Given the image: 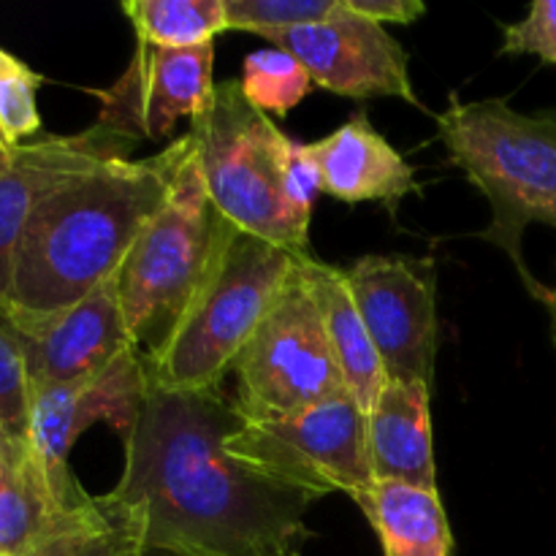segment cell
Masks as SVG:
<instances>
[{
	"instance_id": "cell-1",
	"label": "cell",
	"mask_w": 556,
	"mask_h": 556,
	"mask_svg": "<svg viewBox=\"0 0 556 556\" xmlns=\"http://www.w3.org/2000/svg\"><path fill=\"white\" fill-rule=\"evenodd\" d=\"M244 424L237 402L215 391L150 383L125 467L106 494L139 514L147 554L266 556L302 548L313 500L269 481L228 454Z\"/></svg>"
},
{
	"instance_id": "cell-2",
	"label": "cell",
	"mask_w": 556,
	"mask_h": 556,
	"mask_svg": "<svg viewBox=\"0 0 556 556\" xmlns=\"http://www.w3.org/2000/svg\"><path fill=\"white\" fill-rule=\"evenodd\" d=\"M193 147L185 134L155 155L106 161L43 195L22 231L3 307L43 318L117 275Z\"/></svg>"
},
{
	"instance_id": "cell-3",
	"label": "cell",
	"mask_w": 556,
	"mask_h": 556,
	"mask_svg": "<svg viewBox=\"0 0 556 556\" xmlns=\"http://www.w3.org/2000/svg\"><path fill=\"white\" fill-rule=\"evenodd\" d=\"M434 119L448 161L492 206V223L481 239L508 255L521 286L543 302L548 286L535 280L521 242L532 223L556 228V109L530 117L510 109L505 98L462 101L451 96L448 109Z\"/></svg>"
},
{
	"instance_id": "cell-4",
	"label": "cell",
	"mask_w": 556,
	"mask_h": 556,
	"mask_svg": "<svg viewBox=\"0 0 556 556\" xmlns=\"http://www.w3.org/2000/svg\"><path fill=\"white\" fill-rule=\"evenodd\" d=\"M302 255L233 226L210 277L166 345L147 358L150 383L215 391L286 291Z\"/></svg>"
},
{
	"instance_id": "cell-5",
	"label": "cell",
	"mask_w": 556,
	"mask_h": 556,
	"mask_svg": "<svg viewBox=\"0 0 556 556\" xmlns=\"http://www.w3.org/2000/svg\"><path fill=\"white\" fill-rule=\"evenodd\" d=\"M231 228L233 223L212 204L193 147L166 204L147 223L117 269L125 320L147 358L166 345L188 313Z\"/></svg>"
},
{
	"instance_id": "cell-6",
	"label": "cell",
	"mask_w": 556,
	"mask_h": 556,
	"mask_svg": "<svg viewBox=\"0 0 556 556\" xmlns=\"http://www.w3.org/2000/svg\"><path fill=\"white\" fill-rule=\"evenodd\" d=\"M201 177L228 223L296 255H309V228L288 201L291 139L255 106L239 81H220L204 112L190 119Z\"/></svg>"
},
{
	"instance_id": "cell-7",
	"label": "cell",
	"mask_w": 556,
	"mask_h": 556,
	"mask_svg": "<svg viewBox=\"0 0 556 556\" xmlns=\"http://www.w3.org/2000/svg\"><path fill=\"white\" fill-rule=\"evenodd\" d=\"M302 258L282 296L233 364V402L248 421H275L320 402L351 396L324 315L302 275Z\"/></svg>"
},
{
	"instance_id": "cell-8",
	"label": "cell",
	"mask_w": 556,
	"mask_h": 556,
	"mask_svg": "<svg viewBox=\"0 0 556 556\" xmlns=\"http://www.w3.org/2000/svg\"><path fill=\"white\" fill-rule=\"evenodd\" d=\"M228 454L309 500L345 492L356 500L375 483L367 413L353 396L320 402L275 421H248L226 440Z\"/></svg>"
},
{
	"instance_id": "cell-9",
	"label": "cell",
	"mask_w": 556,
	"mask_h": 556,
	"mask_svg": "<svg viewBox=\"0 0 556 556\" xmlns=\"http://www.w3.org/2000/svg\"><path fill=\"white\" fill-rule=\"evenodd\" d=\"M147 394L150 369L139 348H130L101 372L76 383L33 386L25 443L60 494L71 500L87 497L68 465L79 434L103 421L125 440L139 421Z\"/></svg>"
},
{
	"instance_id": "cell-10",
	"label": "cell",
	"mask_w": 556,
	"mask_h": 556,
	"mask_svg": "<svg viewBox=\"0 0 556 556\" xmlns=\"http://www.w3.org/2000/svg\"><path fill=\"white\" fill-rule=\"evenodd\" d=\"M342 271L383 362L386 378L432 386L438 353V286L432 258L364 255Z\"/></svg>"
},
{
	"instance_id": "cell-11",
	"label": "cell",
	"mask_w": 556,
	"mask_h": 556,
	"mask_svg": "<svg viewBox=\"0 0 556 556\" xmlns=\"http://www.w3.org/2000/svg\"><path fill=\"white\" fill-rule=\"evenodd\" d=\"M277 49L291 52L313 76L315 87L342 98H402L416 109L418 101L407 68V52L389 33V27L367 20L348 9H340L326 20L296 30L266 38Z\"/></svg>"
},
{
	"instance_id": "cell-12",
	"label": "cell",
	"mask_w": 556,
	"mask_h": 556,
	"mask_svg": "<svg viewBox=\"0 0 556 556\" xmlns=\"http://www.w3.org/2000/svg\"><path fill=\"white\" fill-rule=\"evenodd\" d=\"M215 43L161 49L136 43L119 79L92 96L101 101L98 125L128 139H172L182 117L195 119L215 96Z\"/></svg>"
},
{
	"instance_id": "cell-13",
	"label": "cell",
	"mask_w": 556,
	"mask_h": 556,
	"mask_svg": "<svg viewBox=\"0 0 556 556\" xmlns=\"http://www.w3.org/2000/svg\"><path fill=\"white\" fill-rule=\"evenodd\" d=\"M3 309L25 353L30 389L85 380L136 348L125 320L117 275L54 315L33 318Z\"/></svg>"
},
{
	"instance_id": "cell-14",
	"label": "cell",
	"mask_w": 556,
	"mask_h": 556,
	"mask_svg": "<svg viewBox=\"0 0 556 556\" xmlns=\"http://www.w3.org/2000/svg\"><path fill=\"white\" fill-rule=\"evenodd\" d=\"M139 144L103 125L74 136H43L20 144L9 172L0 174V304L9 299L11 269L22 231L43 195L106 161L128 157Z\"/></svg>"
},
{
	"instance_id": "cell-15",
	"label": "cell",
	"mask_w": 556,
	"mask_h": 556,
	"mask_svg": "<svg viewBox=\"0 0 556 556\" xmlns=\"http://www.w3.org/2000/svg\"><path fill=\"white\" fill-rule=\"evenodd\" d=\"M101 514L103 497H65L27 443L0 438V556H36Z\"/></svg>"
},
{
	"instance_id": "cell-16",
	"label": "cell",
	"mask_w": 556,
	"mask_h": 556,
	"mask_svg": "<svg viewBox=\"0 0 556 556\" xmlns=\"http://www.w3.org/2000/svg\"><path fill=\"white\" fill-rule=\"evenodd\" d=\"M320 168V193L345 204H380L396 220L400 204L418 193L416 168L380 134L372 119L356 112L326 139L313 141Z\"/></svg>"
},
{
	"instance_id": "cell-17",
	"label": "cell",
	"mask_w": 556,
	"mask_h": 556,
	"mask_svg": "<svg viewBox=\"0 0 556 556\" xmlns=\"http://www.w3.org/2000/svg\"><path fill=\"white\" fill-rule=\"evenodd\" d=\"M432 386L389 380L367 413V451L375 481L438 489L432 440Z\"/></svg>"
},
{
	"instance_id": "cell-18",
	"label": "cell",
	"mask_w": 556,
	"mask_h": 556,
	"mask_svg": "<svg viewBox=\"0 0 556 556\" xmlns=\"http://www.w3.org/2000/svg\"><path fill=\"white\" fill-rule=\"evenodd\" d=\"M302 275L318 302L320 315H324L326 334H329L331 351H334L340 372L345 378L348 394L364 413H369L389 378H386L383 362L375 351L362 313L353 302L345 271L324 264V261H315L313 255H304Z\"/></svg>"
},
{
	"instance_id": "cell-19",
	"label": "cell",
	"mask_w": 556,
	"mask_h": 556,
	"mask_svg": "<svg viewBox=\"0 0 556 556\" xmlns=\"http://www.w3.org/2000/svg\"><path fill=\"white\" fill-rule=\"evenodd\" d=\"M353 503L367 516L383 556H456L454 532L438 489L375 481Z\"/></svg>"
},
{
	"instance_id": "cell-20",
	"label": "cell",
	"mask_w": 556,
	"mask_h": 556,
	"mask_svg": "<svg viewBox=\"0 0 556 556\" xmlns=\"http://www.w3.org/2000/svg\"><path fill=\"white\" fill-rule=\"evenodd\" d=\"M123 14L147 47L195 49L228 30L226 0H125Z\"/></svg>"
},
{
	"instance_id": "cell-21",
	"label": "cell",
	"mask_w": 556,
	"mask_h": 556,
	"mask_svg": "<svg viewBox=\"0 0 556 556\" xmlns=\"http://www.w3.org/2000/svg\"><path fill=\"white\" fill-rule=\"evenodd\" d=\"M239 85L250 106L264 114L286 117L313 92L315 81L291 52L269 47L244 58Z\"/></svg>"
},
{
	"instance_id": "cell-22",
	"label": "cell",
	"mask_w": 556,
	"mask_h": 556,
	"mask_svg": "<svg viewBox=\"0 0 556 556\" xmlns=\"http://www.w3.org/2000/svg\"><path fill=\"white\" fill-rule=\"evenodd\" d=\"M36 556H147L144 525L136 510L119 508L103 494V514L96 521L49 543Z\"/></svg>"
},
{
	"instance_id": "cell-23",
	"label": "cell",
	"mask_w": 556,
	"mask_h": 556,
	"mask_svg": "<svg viewBox=\"0 0 556 556\" xmlns=\"http://www.w3.org/2000/svg\"><path fill=\"white\" fill-rule=\"evenodd\" d=\"M337 9L340 0H226V25L228 30L255 33L266 41L326 20Z\"/></svg>"
},
{
	"instance_id": "cell-24",
	"label": "cell",
	"mask_w": 556,
	"mask_h": 556,
	"mask_svg": "<svg viewBox=\"0 0 556 556\" xmlns=\"http://www.w3.org/2000/svg\"><path fill=\"white\" fill-rule=\"evenodd\" d=\"M38 87L41 76L0 47V134L11 147L27 144L41 130Z\"/></svg>"
},
{
	"instance_id": "cell-25",
	"label": "cell",
	"mask_w": 556,
	"mask_h": 556,
	"mask_svg": "<svg viewBox=\"0 0 556 556\" xmlns=\"http://www.w3.org/2000/svg\"><path fill=\"white\" fill-rule=\"evenodd\" d=\"M30 375L16 331L0 304V434L3 440L25 443L30 416Z\"/></svg>"
},
{
	"instance_id": "cell-26",
	"label": "cell",
	"mask_w": 556,
	"mask_h": 556,
	"mask_svg": "<svg viewBox=\"0 0 556 556\" xmlns=\"http://www.w3.org/2000/svg\"><path fill=\"white\" fill-rule=\"evenodd\" d=\"M500 54H535L556 65V0H535L525 20L505 25Z\"/></svg>"
},
{
	"instance_id": "cell-27",
	"label": "cell",
	"mask_w": 556,
	"mask_h": 556,
	"mask_svg": "<svg viewBox=\"0 0 556 556\" xmlns=\"http://www.w3.org/2000/svg\"><path fill=\"white\" fill-rule=\"evenodd\" d=\"M320 193V168L315 161L313 144H299L291 141L288 150V201H291L293 215L302 226L309 228L313 220L315 195Z\"/></svg>"
},
{
	"instance_id": "cell-28",
	"label": "cell",
	"mask_w": 556,
	"mask_h": 556,
	"mask_svg": "<svg viewBox=\"0 0 556 556\" xmlns=\"http://www.w3.org/2000/svg\"><path fill=\"white\" fill-rule=\"evenodd\" d=\"M348 9L378 25H410L418 16L427 14V5L421 0H345Z\"/></svg>"
},
{
	"instance_id": "cell-29",
	"label": "cell",
	"mask_w": 556,
	"mask_h": 556,
	"mask_svg": "<svg viewBox=\"0 0 556 556\" xmlns=\"http://www.w3.org/2000/svg\"><path fill=\"white\" fill-rule=\"evenodd\" d=\"M543 307H546L548 313V320H552V340H554V348H556V286L552 288L548 286L546 296H543Z\"/></svg>"
},
{
	"instance_id": "cell-30",
	"label": "cell",
	"mask_w": 556,
	"mask_h": 556,
	"mask_svg": "<svg viewBox=\"0 0 556 556\" xmlns=\"http://www.w3.org/2000/svg\"><path fill=\"white\" fill-rule=\"evenodd\" d=\"M14 152H16V147H11L9 141L3 139V134H0V174L9 172L11 168V163H14Z\"/></svg>"
},
{
	"instance_id": "cell-31",
	"label": "cell",
	"mask_w": 556,
	"mask_h": 556,
	"mask_svg": "<svg viewBox=\"0 0 556 556\" xmlns=\"http://www.w3.org/2000/svg\"><path fill=\"white\" fill-rule=\"evenodd\" d=\"M302 548H288V552H275V554H266V556H299ZM147 556H166V554H147Z\"/></svg>"
},
{
	"instance_id": "cell-32",
	"label": "cell",
	"mask_w": 556,
	"mask_h": 556,
	"mask_svg": "<svg viewBox=\"0 0 556 556\" xmlns=\"http://www.w3.org/2000/svg\"><path fill=\"white\" fill-rule=\"evenodd\" d=\"M0 438H3V434H0Z\"/></svg>"
}]
</instances>
